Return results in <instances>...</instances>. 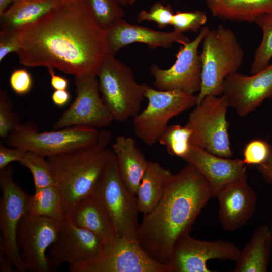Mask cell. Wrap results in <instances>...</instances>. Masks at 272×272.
<instances>
[{
  "mask_svg": "<svg viewBox=\"0 0 272 272\" xmlns=\"http://www.w3.org/2000/svg\"><path fill=\"white\" fill-rule=\"evenodd\" d=\"M19 62L26 67L57 69L76 76H97L109 50L106 30L85 2L62 3L19 30Z\"/></svg>",
  "mask_w": 272,
  "mask_h": 272,
  "instance_id": "1",
  "label": "cell"
},
{
  "mask_svg": "<svg viewBox=\"0 0 272 272\" xmlns=\"http://www.w3.org/2000/svg\"><path fill=\"white\" fill-rule=\"evenodd\" d=\"M212 197L208 182L193 165L188 163L172 174L160 201L144 215L138 231L139 243L152 258L167 264L176 241L189 234Z\"/></svg>",
  "mask_w": 272,
  "mask_h": 272,
  "instance_id": "2",
  "label": "cell"
},
{
  "mask_svg": "<svg viewBox=\"0 0 272 272\" xmlns=\"http://www.w3.org/2000/svg\"><path fill=\"white\" fill-rule=\"evenodd\" d=\"M110 140V132L103 130L99 142L94 147L47 158L54 185L62 196L65 217L78 202L96 189L112 152L107 148Z\"/></svg>",
  "mask_w": 272,
  "mask_h": 272,
  "instance_id": "3",
  "label": "cell"
},
{
  "mask_svg": "<svg viewBox=\"0 0 272 272\" xmlns=\"http://www.w3.org/2000/svg\"><path fill=\"white\" fill-rule=\"evenodd\" d=\"M202 43L201 85L197 95V104L206 96L223 94L225 79L238 72L244 56L235 34L222 25L209 29Z\"/></svg>",
  "mask_w": 272,
  "mask_h": 272,
  "instance_id": "4",
  "label": "cell"
},
{
  "mask_svg": "<svg viewBox=\"0 0 272 272\" xmlns=\"http://www.w3.org/2000/svg\"><path fill=\"white\" fill-rule=\"evenodd\" d=\"M103 130L85 126H71L40 131L32 122L20 123L5 140L7 146L31 151L46 158L96 146Z\"/></svg>",
  "mask_w": 272,
  "mask_h": 272,
  "instance_id": "5",
  "label": "cell"
},
{
  "mask_svg": "<svg viewBox=\"0 0 272 272\" xmlns=\"http://www.w3.org/2000/svg\"><path fill=\"white\" fill-rule=\"evenodd\" d=\"M97 77L102 99L114 120L124 122L139 113L147 85L136 80L130 67L109 54Z\"/></svg>",
  "mask_w": 272,
  "mask_h": 272,
  "instance_id": "6",
  "label": "cell"
},
{
  "mask_svg": "<svg viewBox=\"0 0 272 272\" xmlns=\"http://www.w3.org/2000/svg\"><path fill=\"white\" fill-rule=\"evenodd\" d=\"M227 97L208 95L190 113L185 125L191 129V146L217 156L230 158L233 155L229 134Z\"/></svg>",
  "mask_w": 272,
  "mask_h": 272,
  "instance_id": "7",
  "label": "cell"
},
{
  "mask_svg": "<svg viewBox=\"0 0 272 272\" xmlns=\"http://www.w3.org/2000/svg\"><path fill=\"white\" fill-rule=\"evenodd\" d=\"M92 194L110 219L116 235L138 240L140 224L136 196L128 190L122 181L113 152Z\"/></svg>",
  "mask_w": 272,
  "mask_h": 272,
  "instance_id": "8",
  "label": "cell"
},
{
  "mask_svg": "<svg viewBox=\"0 0 272 272\" xmlns=\"http://www.w3.org/2000/svg\"><path fill=\"white\" fill-rule=\"evenodd\" d=\"M145 97L147 106L133 118V126L137 137L149 146L158 142L171 118L197 104L193 93L160 90L147 85Z\"/></svg>",
  "mask_w": 272,
  "mask_h": 272,
  "instance_id": "9",
  "label": "cell"
},
{
  "mask_svg": "<svg viewBox=\"0 0 272 272\" xmlns=\"http://www.w3.org/2000/svg\"><path fill=\"white\" fill-rule=\"evenodd\" d=\"M13 170L8 166L0 170V253L19 272L26 271L17 244L20 221L26 213L28 195L13 180Z\"/></svg>",
  "mask_w": 272,
  "mask_h": 272,
  "instance_id": "10",
  "label": "cell"
},
{
  "mask_svg": "<svg viewBox=\"0 0 272 272\" xmlns=\"http://www.w3.org/2000/svg\"><path fill=\"white\" fill-rule=\"evenodd\" d=\"M104 244L93 232L75 225L69 216L62 220L48 257L51 270L64 263L71 272H81L100 254Z\"/></svg>",
  "mask_w": 272,
  "mask_h": 272,
  "instance_id": "11",
  "label": "cell"
},
{
  "mask_svg": "<svg viewBox=\"0 0 272 272\" xmlns=\"http://www.w3.org/2000/svg\"><path fill=\"white\" fill-rule=\"evenodd\" d=\"M81 272H172L167 264L152 258L138 240L115 235L99 255Z\"/></svg>",
  "mask_w": 272,
  "mask_h": 272,
  "instance_id": "12",
  "label": "cell"
},
{
  "mask_svg": "<svg viewBox=\"0 0 272 272\" xmlns=\"http://www.w3.org/2000/svg\"><path fill=\"white\" fill-rule=\"evenodd\" d=\"M74 83L76 97L53 129L71 126L98 129L111 124L114 119L102 99L97 76H76Z\"/></svg>",
  "mask_w": 272,
  "mask_h": 272,
  "instance_id": "13",
  "label": "cell"
},
{
  "mask_svg": "<svg viewBox=\"0 0 272 272\" xmlns=\"http://www.w3.org/2000/svg\"><path fill=\"white\" fill-rule=\"evenodd\" d=\"M62 220L24 214L19 224L17 241L22 250L21 256L26 271L51 270L46 251L56 240Z\"/></svg>",
  "mask_w": 272,
  "mask_h": 272,
  "instance_id": "14",
  "label": "cell"
},
{
  "mask_svg": "<svg viewBox=\"0 0 272 272\" xmlns=\"http://www.w3.org/2000/svg\"><path fill=\"white\" fill-rule=\"evenodd\" d=\"M210 29L203 27L192 41L181 45L173 65L162 69L152 65L150 72L154 77V86L160 90H180L194 94L201 85L202 64L199 45Z\"/></svg>",
  "mask_w": 272,
  "mask_h": 272,
  "instance_id": "15",
  "label": "cell"
},
{
  "mask_svg": "<svg viewBox=\"0 0 272 272\" xmlns=\"http://www.w3.org/2000/svg\"><path fill=\"white\" fill-rule=\"evenodd\" d=\"M240 253V250L230 241L201 240L187 234L176 241L167 264L172 272H211L207 264L208 260L217 259L236 262Z\"/></svg>",
  "mask_w": 272,
  "mask_h": 272,
  "instance_id": "16",
  "label": "cell"
},
{
  "mask_svg": "<svg viewBox=\"0 0 272 272\" xmlns=\"http://www.w3.org/2000/svg\"><path fill=\"white\" fill-rule=\"evenodd\" d=\"M223 94L239 117L253 112L265 100L272 99V62L250 75L238 72L229 75L224 81Z\"/></svg>",
  "mask_w": 272,
  "mask_h": 272,
  "instance_id": "17",
  "label": "cell"
},
{
  "mask_svg": "<svg viewBox=\"0 0 272 272\" xmlns=\"http://www.w3.org/2000/svg\"><path fill=\"white\" fill-rule=\"evenodd\" d=\"M183 159L193 165L204 177L212 189L213 197L226 187L247 180V165L242 159L222 157L191 146Z\"/></svg>",
  "mask_w": 272,
  "mask_h": 272,
  "instance_id": "18",
  "label": "cell"
},
{
  "mask_svg": "<svg viewBox=\"0 0 272 272\" xmlns=\"http://www.w3.org/2000/svg\"><path fill=\"white\" fill-rule=\"evenodd\" d=\"M109 54L115 55L121 49L130 44L143 43L153 48H168L174 43L184 45L190 41L183 33L175 30L163 32L131 24L123 18L106 30Z\"/></svg>",
  "mask_w": 272,
  "mask_h": 272,
  "instance_id": "19",
  "label": "cell"
},
{
  "mask_svg": "<svg viewBox=\"0 0 272 272\" xmlns=\"http://www.w3.org/2000/svg\"><path fill=\"white\" fill-rule=\"evenodd\" d=\"M215 197L219 202V220L226 231L240 228L256 211L257 196L247 180L226 187L219 191Z\"/></svg>",
  "mask_w": 272,
  "mask_h": 272,
  "instance_id": "20",
  "label": "cell"
},
{
  "mask_svg": "<svg viewBox=\"0 0 272 272\" xmlns=\"http://www.w3.org/2000/svg\"><path fill=\"white\" fill-rule=\"evenodd\" d=\"M120 177L128 190L136 195L149 161L131 137L118 135L112 147Z\"/></svg>",
  "mask_w": 272,
  "mask_h": 272,
  "instance_id": "21",
  "label": "cell"
},
{
  "mask_svg": "<svg viewBox=\"0 0 272 272\" xmlns=\"http://www.w3.org/2000/svg\"><path fill=\"white\" fill-rule=\"evenodd\" d=\"M272 232L266 224L259 225L240 253L233 272H266L271 257Z\"/></svg>",
  "mask_w": 272,
  "mask_h": 272,
  "instance_id": "22",
  "label": "cell"
},
{
  "mask_svg": "<svg viewBox=\"0 0 272 272\" xmlns=\"http://www.w3.org/2000/svg\"><path fill=\"white\" fill-rule=\"evenodd\" d=\"M69 217L77 226L96 235L104 244L116 235L110 219L93 194L78 202Z\"/></svg>",
  "mask_w": 272,
  "mask_h": 272,
  "instance_id": "23",
  "label": "cell"
},
{
  "mask_svg": "<svg viewBox=\"0 0 272 272\" xmlns=\"http://www.w3.org/2000/svg\"><path fill=\"white\" fill-rule=\"evenodd\" d=\"M62 3L59 0H14L1 17V29L19 30L32 24Z\"/></svg>",
  "mask_w": 272,
  "mask_h": 272,
  "instance_id": "24",
  "label": "cell"
},
{
  "mask_svg": "<svg viewBox=\"0 0 272 272\" xmlns=\"http://www.w3.org/2000/svg\"><path fill=\"white\" fill-rule=\"evenodd\" d=\"M172 173L157 162L149 161L139 186L136 198L139 212H151L162 198Z\"/></svg>",
  "mask_w": 272,
  "mask_h": 272,
  "instance_id": "25",
  "label": "cell"
},
{
  "mask_svg": "<svg viewBox=\"0 0 272 272\" xmlns=\"http://www.w3.org/2000/svg\"><path fill=\"white\" fill-rule=\"evenodd\" d=\"M209 9L222 20L254 23L260 16L272 13V0H219Z\"/></svg>",
  "mask_w": 272,
  "mask_h": 272,
  "instance_id": "26",
  "label": "cell"
},
{
  "mask_svg": "<svg viewBox=\"0 0 272 272\" xmlns=\"http://www.w3.org/2000/svg\"><path fill=\"white\" fill-rule=\"evenodd\" d=\"M26 213L30 215L57 220L65 217L63 200L55 185L35 190V193L28 195Z\"/></svg>",
  "mask_w": 272,
  "mask_h": 272,
  "instance_id": "27",
  "label": "cell"
},
{
  "mask_svg": "<svg viewBox=\"0 0 272 272\" xmlns=\"http://www.w3.org/2000/svg\"><path fill=\"white\" fill-rule=\"evenodd\" d=\"M191 135V129L185 125H168L160 135L158 142L166 147L169 154L183 159L190 149Z\"/></svg>",
  "mask_w": 272,
  "mask_h": 272,
  "instance_id": "28",
  "label": "cell"
},
{
  "mask_svg": "<svg viewBox=\"0 0 272 272\" xmlns=\"http://www.w3.org/2000/svg\"><path fill=\"white\" fill-rule=\"evenodd\" d=\"M254 23L261 30L262 38L254 54L251 74L265 68L272 60V13L260 16Z\"/></svg>",
  "mask_w": 272,
  "mask_h": 272,
  "instance_id": "29",
  "label": "cell"
},
{
  "mask_svg": "<svg viewBox=\"0 0 272 272\" xmlns=\"http://www.w3.org/2000/svg\"><path fill=\"white\" fill-rule=\"evenodd\" d=\"M45 158L36 153L26 151L20 161L32 173L35 190L54 185L51 167Z\"/></svg>",
  "mask_w": 272,
  "mask_h": 272,
  "instance_id": "30",
  "label": "cell"
},
{
  "mask_svg": "<svg viewBox=\"0 0 272 272\" xmlns=\"http://www.w3.org/2000/svg\"><path fill=\"white\" fill-rule=\"evenodd\" d=\"M85 3L95 20L105 30L124 15L122 6L117 0H85Z\"/></svg>",
  "mask_w": 272,
  "mask_h": 272,
  "instance_id": "31",
  "label": "cell"
},
{
  "mask_svg": "<svg viewBox=\"0 0 272 272\" xmlns=\"http://www.w3.org/2000/svg\"><path fill=\"white\" fill-rule=\"evenodd\" d=\"M20 124L18 115L13 111V103L8 93L0 89V138L5 141Z\"/></svg>",
  "mask_w": 272,
  "mask_h": 272,
  "instance_id": "32",
  "label": "cell"
},
{
  "mask_svg": "<svg viewBox=\"0 0 272 272\" xmlns=\"http://www.w3.org/2000/svg\"><path fill=\"white\" fill-rule=\"evenodd\" d=\"M207 21L206 14L201 11L190 12L177 11L174 13L171 25L174 30L183 33L192 31L197 33Z\"/></svg>",
  "mask_w": 272,
  "mask_h": 272,
  "instance_id": "33",
  "label": "cell"
},
{
  "mask_svg": "<svg viewBox=\"0 0 272 272\" xmlns=\"http://www.w3.org/2000/svg\"><path fill=\"white\" fill-rule=\"evenodd\" d=\"M174 13L170 5L164 4L159 1L153 5L148 11H140L137 16V21L138 23L143 21L154 22L159 28H164L171 25Z\"/></svg>",
  "mask_w": 272,
  "mask_h": 272,
  "instance_id": "34",
  "label": "cell"
},
{
  "mask_svg": "<svg viewBox=\"0 0 272 272\" xmlns=\"http://www.w3.org/2000/svg\"><path fill=\"white\" fill-rule=\"evenodd\" d=\"M272 146L266 140L253 139L248 142L243 150V160L247 165H259L268 159Z\"/></svg>",
  "mask_w": 272,
  "mask_h": 272,
  "instance_id": "35",
  "label": "cell"
},
{
  "mask_svg": "<svg viewBox=\"0 0 272 272\" xmlns=\"http://www.w3.org/2000/svg\"><path fill=\"white\" fill-rule=\"evenodd\" d=\"M12 90L19 95H24L31 90L33 81L30 73L25 68L14 69L9 78Z\"/></svg>",
  "mask_w": 272,
  "mask_h": 272,
  "instance_id": "36",
  "label": "cell"
},
{
  "mask_svg": "<svg viewBox=\"0 0 272 272\" xmlns=\"http://www.w3.org/2000/svg\"><path fill=\"white\" fill-rule=\"evenodd\" d=\"M20 48L19 31L18 30L1 29L0 30V61L9 53L19 51Z\"/></svg>",
  "mask_w": 272,
  "mask_h": 272,
  "instance_id": "37",
  "label": "cell"
},
{
  "mask_svg": "<svg viewBox=\"0 0 272 272\" xmlns=\"http://www.w3.org/2000/svg\"><path fill=\"white\" fill-rule=\"evenodd\" d=\"M8 147L0 144V170L6 168L12 162H20L26 152L21 149Z\"/></svg>",
  "mask_w": 272,
  "mask_h": 272,
  "instance_id": "38",
  "label": "cell"
},
{
  "mask_svg": "<svg viewBox=\"0 0 272 272\" xmlns=\"http://www.w3.org/2000/svg\"><path fill=\"white\" fill-rule=\"evenodd\" d=\"M263 180L272 185V149L268 159L263 163L255 166Z\"/></svg>",
  "mask_w": 272,
  "mask_h": 272,
  "instance_id": "39",
  "label": "cell"
},
{
  "mask_svg": "<svg viewBox=\"0 0 272 272\" xmlns=\"http://www.w3.org/2000/svg\"><path fill=\"white\" fill-rule=\"evenodd\" d=\"M49 74L51 76V85L54 90H66L69 82L66 78L55 74L54 69L48 68Z\"/></svg>",
  "mask_w": 272,
  "mask_h": 272,
  "instance_id": "40",
  "label": "cell"
},
{
  "mask_svg": "<svg viewBox=\"0 0 272 272\" xmlns=\"http://www.w3.org/2000/svg\"><path fill=\"white\" fill-rule=\"evenodd\" d=\"M51 99L54 105L58 107L65 106L70 100V94L66 90H55Z\"/></svg>",
  "mask_w": 272,
  "mask_h": 272,
  "instance_id": "41",
  "label": "cell"
},
{
  "mask_svg": "<svg viewBox=\"0 0 272 272\" xmlns=\"http://www.w3.org/2000/svg\"><path fill=\"white\" fill-rule=\"evenodd\" d=\"M0 263L1 272H12L14 271L13 267L14 266L2 253H0Z\"/></svg>",
  "mask_w": 272,
  "mask_h": 272,
  "instance_id": "42",
  "label": "cell"
},
{
  "mask_svg": "<svg viewBox=\"0 0 272 272\" xmlns=\"http://www.w3.org/2000/svg\"><path fill=\"white\" fill-rule=\"evenodd\" d=\"M14 0H0V16L8 9Z\"/></svg>",
  "mask_w": 272,
  "mask_h": 272,
  "instance_id": "43",
  "label": "cell"
},
{
  "mask_svg": "<svg viewBox=\"0 0 272 272\" xmlns=\"http://www.w3.org/2000/svg\"><path fill=\"white\" fill-rule=\"evenodd\" d=\"M62 3H77L85 2V0H59Z\"/></svg>",
  "mask_w": 272,
  "mask_h": 272,
  "instance_id": "44",
  "label": "cell"
},
{
  "mask_svg": "<svg viewBox=\"0 0 272 272\" xmlns=\"http://www.w3.org/2000/svg\"><path fill=\"white\" fill-rule=\"evenodd\" d=\"M219 1V0H205V2L208 8H210L211 6L216 4Z\"/></svg>",
  "mask_w": 272,
  "mask_h": 272,
  "instance_id": "45",
  "label": "cell"
},
{
  "mask_svg": "<svg viewBox=\"0 0 272 272\" xmlns=\"http://www.w3.org/2000/svg\"><path fill=\"white\" fill-rule=\"evenodd\" d=\"M117 1L120 4V5L122 6H126L129 5L128 0H117Z\"/></svg>",
  "mask_w": 272,
  "mask_h": 272,
  "instance_id": "46",
  "label": "cell"
},
{
  "mask_svg": "<svg viewBox=\"0 0 272 272\" xmlns=\"http://www.w3.org/2000/svg\"><path fill=\"white\" fill-rule=\"evenodd\" d=\"M137 0H128L129 5H132L136 2Z\"/></svg>",
  "mask_w": 272,
  "mask_h": 272,
  "instance_id": "47",
  "label": "cell"
},
{
  "mask_svg": "<svg viewBox=\"0 0 272 272\" xmlns=\"http://www.w3.org/2000/svg\"><path fill=\"white\" fill-rule=\"evenodd\" d=\"M271 232H272V227H271Z\"/></svg>",
  "mask_w": 272,
  "mask_h": 272,
  "instance_id": "48",
  "label": "cell"
}]
</instances>
